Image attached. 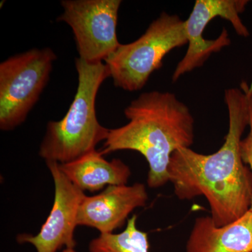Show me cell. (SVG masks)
I'll list each match as a JSON object with an SVG mask.
<instances>
[{
	"mask_svg": "<svg viewBox=\"0 0 252 252\" xmlns=\"http://www.w3.org/2000/svg\"><path fill=\"white\" fill-rule=\"evenodd\" d=\"M252 85L243 81L240 88L225 90V103L229 118L225 142L215 153H198L182 148L172 154L169 182L176 196L190 200L206 198L217 226L233 223L250 211L252 175L240 154V142L250 125Z\"/></svg>",
	"mask_w": 252,
	"mask_h": 252,
	"instance_id": "obj_1",
	"label": "cell"
},
{
	"mask_svg": "<svg viewBox=\"0 0 252 252\" xmlns=\"http://www.w3.org/2000/svg\"><path fill=\"white\" fill-rule=\"evenodd\" d=\"M128 123L109 129L103 155L120 150L142 154L148 162L147 184L158 189L169 182L172 154L190 148L195 139V120L188 106L170 92L142 94L124 110Z\"/></svg>",
	"mask_w": 252,
	"mask_h": 252,
	"instance_id": "obj_2",
	"label": "cell"
},
{
	"mask_svg": "<svg viewBox=\"0 0 252 252\" xmlns=\"http://www.w3.org/2000/svg\"><path fill=\"white\" fill-rule=\"evenodd\" d=\"M78 87L67 114L60 121H51L39 147V155L47 161L67 163L96 150L105 141L109 129L99 124L95 112L97 93L110 77L103 62L88 63L77 58Z\"/></svg>",
	"mask_w": 252,
	"mask_h": 252,
	"instance_id": "obj_3",
	"label": "cell"
},
{
	"mask_svg": "<svg viewBox=\"0 0 252 252\" xmlns=\"http://www.w3.org/2000/svg\"><path fill=\"white\" fill-rule=\"evenodd\" d=\"M188 44L185 21L162 12L136 41L122 44L104 63L114 86L127 91L141 90L152 73L160 69L166 55Z\"/></svg>",
	"mask_w": 252,
	"mask_h": 252,
	"instance_id": "obj_4",
	"label": "cell"
},
{
	"mask_svg": "<svg viewBox=\"0 0 252 252\" xmlns=\"http://www.w3.org/2000/svg\"><path fill=\"white\" fill-rule=\"evenodd\" d=\"M57 57L52 49H32L0 64V128L14 130L26 120L49 80Z\"/></svg>",
	"mask_w": 252,
	"mask_h": 252,
	"instance_id": "obj_5",
	"label": "cell"
},
{
	"mask_svg": "<svg viewBox=\"0 0 252 252\" xmlns=\"http://www.w3.org/2000/svg\"><path fill=\"white\" fill-rule=\"evenodd\" d=\"M121 0H63L58 21L72 28L79 58L88 63L103 62L121 45L118 40V13Z\"/></svg>",
	"mask_w": 252,
	"mask_h": 252,
	"instance_id": "obj_6",
	"label": "cell"
},
{
	"mask_svg": "<svg viewBox=\"0 0 252 252\" xmlns=\"http://www.w3.org/2000/svg\"><path fill=\"white\" fill-rule=\"evenodd\" d=\"M248 0H196L188 19L186 20V31L189 47L183 59L176 67L172 80L175 82L184 74L201 67L212 54L220 52L229 46L228 31L223 28L215 39H205L203 32L209 23L220 17L229 21L239 36L248 37L250 32L240 14L245 11Z\"/></svg>",
	"mask_w": 252,
	"mask_h": 252,
	"instance_id": "obj_7",
	"label": "cell"
},
{
	"mask_svg": "<svg viewBox=\"0 0 252 252\" xmlns=\"http://www.w3.org/2000/svg\"><path fill=\"white\" fill-rule=\"evenodd\" d=\"M46 162L54 182V205L40 231L36 235H19L17 241L31 244L36 252H57L63 247L74 249L78 212L86 195L60 170L59 162Z\"/></svg>",
	"mask_w": 252,
	"mask_h": 252,
	"instance_id": "obj_8",
	"label": "cell"
},
{
	"mask_svg": "<svg viewBox=\"0 0 252 252\" xmlns=\"http://www.w3.org/2000/svg\"><path fill=\"white\" fill-rule=\"evenodd\" d=\"M149 196L145 185L109 186L102 193L86 196L78 212V225L99 230L100 234L114 233L125 224L135 209L144 207Z\"/></svg>",
	"mask_w": 252,
	"mask_h": 252,
	"instance_id": "obj_9",
	"label": "cell"
},
{
	"mask_svg": "<svg viewBox=\"0 0 252 252\" xmlns=\"http://www.w3.org/2000/svg\"><path fill=\"white\" fill-rule=\"evenodd\" d=\"M187 252H252V212L229 224L217 226L210 216L197 217Z\"/></svg>",
	"mask_w": 252,
	"mask_h": 252,
	"instance_id": "obj_10",
	"label": "cell"
},
{
	"mask_svg": "<svg viewBox=\"0 0 252 252\" xmlns=\"http://www.w3.org/2000/svg\"><path fill=\"white\" fill-rule=\"evenodd\" d=\"M68 180L83 191H97L106 186L126 185L131 175L130 167L120 159L106 160L103 154L93 151L67 163H59Z\"/></svg>",
	"mask_w": 252,
	"mask_h": 252,
	"instance_id": "obj_11",
	"label": "cell"
},
{
	"mask_svg": "<svg viewBox=\"0 0 252 252\" xmlns=\"http://www.w3.org/2000/svg\"><path fill=\"white\" fill-rule=\"evenodd\" d=\"M137 220L133 215L121 233L100 234L93 239L89 252H149L148 234L137 228Z\"/></svg>",
	"mask_w": 252,
	"mask_h": 252,
	"instance_id": "obj_12",
	"label": "cell"
},
{
	"mask_svg": "<svg viewBox=\"0 0 252 252\" xmlns=\"http://www.w3.org/2000/svg\"><path fill=\"white\" fill-rule=\"evenodd\" d=\"M251 94H250V131L248 135L245 138L243 139L240 142V154L243 162L248 165L252 175V82ZM252 212V198L251 206L250 209Z\"/></svg>",
	"mask_w": 252,
	"mask_h": 252,
	"instance_id": "obj_13",
	"label": "cell"
},
{
	"mask_svg": "<svg viewBox=\"0 0 252 252\" xmlns=\"http://www.w3.org/2000/svg\"><path fill=\"white\" fill-rule=\"evenodd\" d=\"M62 252H77L74 250L73 248H64V250H63Z\"/></svg>",
	"mask_w": 252,
	"mask_h": 252,
	"instance_id": "obj_14",
	"label": "cell"
}]
</instances>
